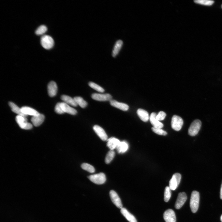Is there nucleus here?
Segmentation results:
<instances>
[{
    "label": "nucleus",
    "mask_w": 222,
    "mask_h": 222,
    "mask_svg": "<svg viewBox=\"0 0 222 222\" xmlns=\"http://www.w3.org/2000/svg\"><path fill=\"white\" fill-rule=\"evenodd\" d=\"M200 201L199 192L196 191L192 192L190 202V206L191 212L196 213L198 210Z\"/></svg>",
    "instance_id": "1"
},
{
    "label": "nucleus",
    "mask_w": 222,
    "mask_h": 222,
    "mask_svg": "<svg viewBox=\"0 0 222 222\" xmlns=\"http://www.w3.org/2000/svg\"><path fill=\"white\" fill-rule=\"evenodd\" d=\"M201 126V122L199 120L194 121L191 124L188 130V134L192 137L197 135Z\"/></svg>",
    "instance_id": "2"
},
{
    "label": "nucleus",
    "mask_w": 222,
    "mask_h": 222,
    "mask_svg": "<svg viewBox=\"0 0 222 222\" xmlns=\"http://www.w3.org/2000/svg\"><path fill=\"white\" fill-rule=\"evenodd\" d=\"M88 178L91 182L98 185L103 184L106 181V175L103 173L91 175L88 176Z\"/></svg>",
    "instance_id": "3"
},
{
    "label": "nucleus",
    "mask_w": 222,
    "mask_h": 222,
    "mask_svg": "<svg viewBox=\"0 0 222 222\" xmlns=\"http://www.w3.org/2000/svg\"><path fill=\"white\" fill-rule=\"evenodd\" d=\"M183 123V121L181 117L177 115L173 116L171 125L173 130L176 131H179L181 129Z\"/></svg>",
    "instance_id": "4"
},
{
    "label": "nucleus",
    "mask_w": 222,
    "mask_h": 222,
    "mask_svg": "<svg viewBox=\"0 0 222 222\" xmlns=\"http://www.w3.org/2000/svg\"><path fill=\"white\" fill-rule=\"evenodd\" d=\"M16 120L20 127L22 129L29 130L33 128V125L27 122L26 117L18 115L16 117Z\"/></svg>",
    "instance_id": "5"
},
{
    "label": "nucleus",
    "mask_w": 222,
    "mask_h": 222,
    "mask_svg": "<svg viewBox=\"0 0 222 222\" xmlns=\"http://www.w3.org/2000/svg\"><path fill=\"white\" fill-rule=\"evenodd\" d=\"M54 41L53 38L48 35L43 36L41 39V43L42 46L46 50H50L54 45Z\"/></svg>",
    "instance_id": "6"
},
{
    "label": "nucleus",
    "mask_w": 222,
    "mask_h": 222,
    "mask_svg": "<svg viewBox=\"0 0 222 222\" xmlns=\"http://www.w3.org/2000/svg\"><path fill=\"white\" fill-rule=\"evenodd\" d=\"M181 178V175L179 173H175L173 175L169 183V187L171 190H174L178 187Z\"/></svg>",
    "instance_id": "7"
},
{
    "label": "nucleus",
    "mask_w": 222,
    "mask_h": 222,
    "mask_svg": "<svg viewBox=\"0 0 222 222\" xmlns=\"http://www.w3.org/2000/svg\"><path fill=\"white\" fill-rule=\"evenodd\" d=\"M187 199V196L184 192H180L178 196L175 204V208L176 209H179L185 203Z\"/></svg>",
    "instance_id": "8"
},
{
    "label": "nucleus",
    "mask_w": 222,
    "mask_h": 222,
    "mask_svg": "<svg viewBox=\"0 0 222 222\" xmlns=\"http://www.w3.org/2000/svg\"><path fill=\"white\" fill-rule=\"evenodd\" d=\"M110 195L112 201L118 208L121 209L123 208L121 200L115 191L111 190Z\"/></svg>",
    "instance_id": "9"
},
{
    "label": "nucleus",
    "mask_w": 222,
    "mask_h": 222,
    "mask_svg": "<svg viewBox=\"0 0 222 222\" xmlns=\"http://www.w3.org/2000/svg\"><path fill=\"white\" fill-rule=\"evenodd\" d=\"M92 97L93 99L99 101H110L112 98L111 95L108 94L94 93L92 95Z\"/></svg>",
    "instance_id": "10"
},
{
    "label": "nucleus",
    "mask_w": 222,
    "mask_h": 222,
    "mask_svg": "<svg viewBox=\"0 0 222 222\" xmlns=\"http://www.w3.org/2000/svg\"><path fill=\"white\" fill-rule=\"evenodd\" d=\"M163 217L166 222H176L175 214L172 209L166 210L164 214Z\"/></svg>",
    "instance_id": "11"
},
{
    "label": "nucleus",
    "mask_w": 222,
    "mask_h": 222,
    "mask_svg": "<svg viewBox=\"0 0 222 222\" xmlns=\"http://www.w3.org/2000/svg\"><path fill=\"white\" fill-rule=\"evenodd\" d=\"M93 129L96 134L102 140L105 141L108 140V137L106 133L105 130L101 127L95 125L94 126Z\"/></svg>",
    "instance_id": "12"
},
{
    "label": "nucleus",
    "mask_w": 222,
    "mask_h": 222,
    "mask_svg": "<svg viewBox=\"0 0 222 222\" xmlns=\"http://www.w3.org/2000/svg\"><path fill=\"white\" fill-rule=\"evenodd\" d=\"M110 102L111 105L123 111H126L129 109V106L126 104L120 102L113 99H112Z\"/></svg>",
    "instance_id": "13"
},
{
    "label": "nucleus",
    "mask_w": 222,
    "mask_h": 222,
    "mask_svg": "<svg viewBox=\"0 0 222 222\" xmlns=\"http://www.w3.org/2000/svg\"><path fill=\"white\" fill-rule=\"evenodd\" d=\"M157 114L155 112L152 113L150 117V122L153 127L158 129H161L164 127V125L156 118Z\"/></svg>",
    "instance_id": "14"
},
{
    "label": "nucleus",
    "mask_w": 222,
    "mask_h": 222,
    "mask_svg": "<svg viewBox=\"0 0 222 222\" xmlns=\"http://www.w3.org/2000/svg\"><path fill=\"white\" fill-rule=\"evenodd\" d=\"M60 105L65 113H66L72 115H76L77 113L76 110L72 108L64 102H60Z\"/></svg>",
    "instance_id": "15"
},
{
    "label": "nucleus",
    "mask_w": 222,
    "mask_h": 222,
    "mask_svg": "<svg viewBox=\"0 0 222 222\" xmlns=\"http://www.w3.org/2000/svg\"><path fill=\"white\" fill-rule=\"evenodd\" d=\"M45 116L43 114H39L33 116L31 118V121L35 127H37L40 126L43 122Z\"/></svg>",
    "instance_id": "16"
},
{
    "label": "nucleus",
    "mask_w": 222,
    "mask_h": 222,
    "mask_svg": "<svg viewBox=\"0 0 222 222\" xmlns=\"http://www.w3.org/2000/svg\"><path fill=\"white\" fill-rule=\"evenodd\" d=\"M48 94L50 96L53 97L56 94L57 87L56 83L54 81L50 82L48 85Z\"/></svg>",
    "instance_id": "17"
},
{
    "label": "nucleus",
    "mask_w": 222,
    "mask_h": 222,
    "mask_svg": "<svg viewBox=\"0 0 222 222\" xmlns=\"http://www.w3.org/2000/svg\"><path fill=\"white\" fill-rule=\"evenodd\" d=\"M107 140V146L111 150H113L116 149L121 142L119 140L114 137L111 138Z\"/></svg>",
    "instance_id": "18"
},
{
    "label": "nucleus",
    "mask_w": 222,
    "mask_h": 222,
    "mask_svg": "<svg viewBox=\"0 0 222 222\" xmlns=\"http://www.w3.org/2000/svg\"><path fill=\"white\" fill-rule=\"evenodd\" d=\"M123 44V41L121 40H118L115 43L112 52V56L114 57L119 53Z\"/></svg>",
    "instance_id": "19"
},
{
    "label": "nucleus",
    "mask_w": 222,
    "mask_h": 222,
    "mask_svg": "<svg viewBox=\"0 0 222 222\" xmlns=\"http://www.w3.org/2000/svg\"><path fill=\"white\" fill-rule=\"evenodd\" d=\"M121 212L129 222H137L134 216L130 214L126 209L122 208L121 210Z\"/></svg>",
    "instance_id": "20"
},
{
    "label": "nucleus",
    "mask_w": 222,
    "mask_h": 222,
    "mask_svg": "<svg viewBox=\"0 0 222 222\" xmlns=\"http://www.w3.org/2000/svg\"><path fill=\"white\" fill-rule=\"evenodd\" d=\"M137 113L142 121L146 122L149 120L150 118L149 115L146 111L142 109H139L137 110Z\"/></svg>",
    "instance_id": "21"
},
{
    "label": "nucleus",
    "mask_w": 222,
    "mask_h": 222,
    "mask_svg": "<svg viewBox=\"0 0 222 222\" xmlns=\"http://www.w3.org/2000/svg\"><path fill=\"white\" fill-rule=\"evenodd\" d=\"M22 112L26 115H31L33 116L37 115L40 114L37 111L31 108L24 107L21 108Z\"/></svg>",
    "instance_id": "22"
},
{
    "label": "nucleus",
    "mask_w": 222,
    "mask_h": 222,
    "mask_svg": "<svg viewBox=\"0 0 222 222\" xmlns=\"http://www.w3.org/2000/svg\"><path fill=\"white\" fill-rule=\"evenodd\" d=\"M61 99L65 103L69 105L74 107H77L78 106L74 98H72L70 96L66 95H63L61 96Z\"/></svg>",
    "instance_id": "23"
},
{
    "label": "nucleus",
    "mask_w": 222,
    "mask_h": 222,
    "mask_svg": "<svg viewBox=\"0 0 222 222\" xmlns=\"http://www.w3.org/2000/svg\"><path fill=\"white\" fill-rule=\"evenodd\" d=\"M128 147L127 143L125 141H123L121 142L116 149L118 153H122L127 152L128 149Z\"/></svg>",
    "instance_id": "24"
},
{
    "label": "nucleus",
    "mask_w": 222,
    "mask_h": 222,
    "mask_svg": "<svg viewBox=\"0 0 222 222\" xmlns=\"http://www.w3.org/2000/svg\"><path fill=\"white\" fill-rule=\"evenodd\" d=\"M9 105L11 108L12 111L18 115L24 117H26L27 115L24 114L22 111L21 108H19L15 104L11 102H9Z\"/></svg>",
    "instance_id": "25"
},
{
    "label": "nucleus",
    "mask_w": 222,
    "mask_h": 222,
    "mask_svg": "<svg viewBox=\"0 0 222 222\" xmlns=\"http://www.w3.org/2000/svg\"><path fill=\"white\" fill-rule=\"evenodd\" d=\"M77 104L79 105L81 108H84L87 107L88 103L87 102L84 100L81 97H76L74 98Z\"/></svg>",
    "instance_id": "26"
},
{
    "label": "nucleus",
    "mask_w": 222,
    "mask_h": 222,
    "mask_svg": "<svg viewBox=\"0 0 222 222\" xmlns=\"http://www.w3.org/2000/svg\"><path fill=\"white\" fill-rule=\"evenodd\" d=\"M88 85L98 92L103 93L105 92V90L102 87L94 82H90L88 83Z\"/></svg>",
    "instance_id": "27"
},
{
    "label": "nucleus",
    "mask_w": 222,
    "mask_h": 222,
    "mask_svg": "<svg viewBox=\"0 0 222 222\" xmlns=\"http://www.w3.org/2000/svg\"><path fill=\"white\" fill-rule=\"evenodd\" d=\"M194 2L197 4L209 6L212 5L214 2V1L210 0H196Z\"/></svg>",
    "instance_id": "28"
},
{
    "label": "nucleus",
    "mask_w": 222,
    "mask_h": 222,
    "mask_svg": "<svg viewBox=\"0 0 222 222\" xmlns=\"http://www.w3.org/2000/svg\"><path fill=\"white\" fill-rule=\"evenodd\" d=\"M82 168L88 172L91 173L95 172V168L92 165L87 163H83L81 166Z\"/></svg>",
    "instance_id": "29"
},
{
    "label": "nucleus",
    "mask_w": 222,
    "mask_h": 222,
    "mask_svg": "<svg viewBox=\"0 0 222 222\" xmlns=\"http://www.w3.org/2000/svg\"><path fill=\"white\" fill-rule=\"evenodd\" d=\"M171 189L169 187H166L165 189L164 192V201L168 202L170 200L171 196Z\"/></svg>",
    "instance_id": "30"
},
{
    "label": "nucleus",
    "mask_w": 222,
    "mask_h": 222,
    "mask_svg": "<svg viewBox=\"0 0 222 222\" xmlns=\"http://www.w3.org/2000/svg\"><path fill=\"white\" fill-rule=\"evenodd\" d=\"M115 153L113 150H110L108 153L106 158L105 162L106 164H109L112 161L115 156Z\"/></svg>",
    "instance_id": "31"
},
{
    "label": "nucleus",
    "mask_w": 222,
    "mask_h": 222,
    "mask_svg": "<svg viewBox=\"0 0 222 222\" xmlns=\"http://www.w3.org/2000/svg\"><path fill=\"white\" fill-rule=\"evenodd\" d=\"M47 31V27L45 25H42L37 29L35 33L37 35H41L46 33Z\"/></svg>",
    "instance_id": "32"
},
{
    "label": "nucleus",
    "mask_w": 222,
    "mask_h": 222,
    "mask_svg": "<svg viewBox=\"0 0 222 222\" xmlns=\"http://www.w3.org/2000/svg\"><path fill=\"white\" fill-rule=\"evenodd\" d=\"M152 129L153 132L156 133V134L160 135L166 136L167 135V132L162 129H161L156 128L154 127L152 128Z\"/></svg>",
    "instance_id": "33"
},
{
    "label": "nucleus",
    "mask_w": 222,
    "mask_h": 222,
    "mask_svg": "<svg viewBox=\"0 0 222 222\" xmlns=\"http://www.w3.org/2000/svg\"><path fill=\"white\" fill-rule=\"evenodd\" d=\"M166 116V114L164 111H160L157 114L156 119L159 121L164 120Z\"/></svg>",
    "instance_id": "34"
},
{
    "label": "nucleus",
    "mask_w": 222,
    "mask_h": 222,
    "mask_svg": "<svg viewBox=\"0 0 222 222\" xmlns=\"http://www.w3.org/2000/svg\"><path fill=\"white\" fill-rule=\"evenodd\" d=\"M55 111L56 113L59 114H63L65 113L60 106V102H58L56 104L55 107Z\"/></svg>",
    "instance_id": "35"
},
{
    "label": "nucleus",
    "mask_w": 222,
    "mask_h": 222,
    "mask_svg": "<svg viewBox=\"0 0 222 222\" xmlns=\"http://www.w3.org/2000/svg\"><path fill=\"white\" fill-rule=\"evenodd\" d=\"M220 198L222 200V183L221 185L220 190Z\"/></svg>",
    "instance_id": "36"
},
{
    "label": "nucleus",
    "mask_w": 222,
    "mask_h": 222,
    "mask_svg": "<svg viewBox=\"0 0 222 222\" xmlns=\"http://www.w3.org/2000/svg\"><path fill=\"white\" fill-rule=\"evenodd\" d=\"M220 220L222 222V214L221 215V216L220 217Z\"/></svg>",
    "instance_id": "37"
},
{
    "label": "nucleus",
    "mask_w": 222,
    "mask_h": 222,
    "mask_svg": "<svg viewBox=\"0 0 222 222\" xmlns=\"http://www.w3.org/2000/svg\"><path fill=\"white\" fill-rule=\"evenodd\" d=\"M221 8H222V5H221Z\"/></svg>",
    "instance_id": "38"
}]
</instances>
